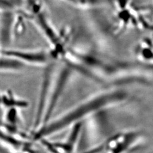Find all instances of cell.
Returning a JSON list of instances; mask_svg holds the SVG:
<instances>
[{
	"label": "cell",
	"instance_id": "6da1fadb",
	"mask_svg": "<svg viewBox=\"0 0 153 153\" xmlns=\"http://www.w3.org/2000/svg\"><path fill=\"white\" fill-rule=\"evenodd\" d=\"M1 53L13 56L27 66H49L55 61L49 50L3 48Z\"/></svg>",
	"mask_w": 153,
	"mask_h": 153
},
{
	"label": "cell",
	"instance_id": "7a4b0ae2",
	"mask_svg": "<svg viewBox=\"0 0 153 153\" xmlns=\"http://www.w3.org/2000/svg\"><path fill=\"white\" fill-rule=\"evenodd\" d=\"M28 67L13 56L1 53V72H17L22 71Z\"/></svg>",
	"mask_w": 153,
	"mask_h": 153
},
{
	"label": "cell",
	"instance_id": "3957f363",
	"mask_svg": "<svg viewBox=\"0 0 153 153\" xmlns=\"http://www.w3.org/2000/svg\"><path fill=\"white\" fill-rule=\"evenodd\" d=\"M65 1H68V0H65Z\"/></svg>",
	"mask_w": 153,
	"mask_h": 153
}]
</instances>
